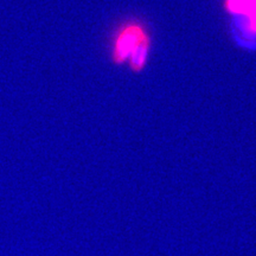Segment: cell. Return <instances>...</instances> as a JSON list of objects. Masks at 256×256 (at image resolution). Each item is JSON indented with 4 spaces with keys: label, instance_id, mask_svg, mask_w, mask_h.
Returning <instances> with one entry per match:
<instances>
[{
    "label": "cell",
    "instance_id": "2",
    "mask_svg": "<svg viewBox=\"0 0 256 256\" xmlns=\"http://www.w3.org/2000/svg\"><path fill=\"white\" fill-rule=\"evenodd\" d=\"M228 14L238 18L248 36H256V0H226Z\"/></svg>",
    "mask_w": 256,
    "mask_h": 256
},
{
    "label": "cell",
    "instance_id": "1",
    "mask_svg": "<svg viewBox=\"0 0 256 256\" xmlns=\"http://www.w3.org/2000/svg\"><path fill=\"white\" fill-rule=\"evenodd\" d=\"M152 48L150 28L136 18L126 19L112 37L110 57L116 66H126L134 72L145 69Z\"/></svg>",
    "mask_w": 256,
    "mask_h": 256
}]
</instances>
